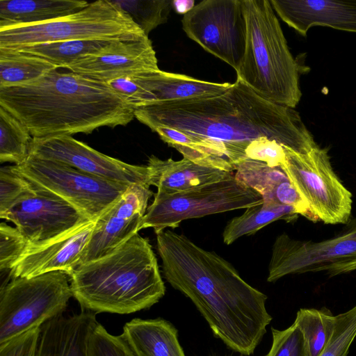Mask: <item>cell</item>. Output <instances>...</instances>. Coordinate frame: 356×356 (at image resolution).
<instances>
[{
  "instance_id": "cell-29",
  "label": "cell",
  "mask_w": 356,
  "mask_h": 356,
  "mask_svg": "<svg viewBox=\"0 0 356 356\" xmlns=\"http://www.w3.org/2000/svg\"><path fill=\"white\" fill-rule=\"evenodd\" d=\"M33 137L15 117L0 106V162L19 165L29 155Z\"/></svg>"
},
{
  "instance_id": "cell-20",
  "label": "cell",
  "mask_w": 356,
  "mask_h": 356,
  "mask_svg": "<svg viewBox=\"0 0 356 356\" xmlns=\"http://www.w3.org/2000/svg\"><path fill=\"white\" fill-rule=\"evenodd\" d=\"M235 170V177L260 194L264 202L293 207L299 215L317 220L280 167L272 168L246 159L238 163Z\"/></svg>"
},
{
  "instance_id": "cell-35",
  "label": "cell",
  "mask_w": 356,
  "mask_h": 356,
  "mask_svg": "<svg viewBox=\"0 0 356 356\" xmlns=\"http://www.w3.org/2000/svg\"><path fill=\"white\" fill-rule=\"evenodd\" d=\"M27 248V242L16 228L0 224V270H10Z\"/></svg>"
},
{
  "instance_id": "cell-17",
  "label": "cell",
  "mask_w": 356,
  "mask_h": 356,
  "mask_svg": "<svg viewBox=\"0 0 356 356\" xmlns=\"http://www.w3.org/2000/svg\"><path fill=\"white\" fill-rule=\"evenodd\" d=\"M95 221L88 222L42 245L26 250L10 269V278L32 277L56 270L64 271L70 275L79 266Z\"/></svg>"
},
{
  "instance_id": "cell-9",
  "label": "cell",
  "mask_w": 356,
  "mask_h": 356,
  "mask_svg": "<svg viewBox=\"0 0 356 356\" xmlns=\"http://www.w3.org/2000/svg\"><path fill=\"white\" fill-rule=\"evenodd\" d=\"M284 147L286 159L280 168L316 220L346 224L351 216L353 195L334 172L327 149L317 145L299 153Z\"/></svg>"
},
{
  "instance_id": "cell-5",
  "label": "cell",
  "mask_w": 356,
  "mask_h": 356,
  "mask_svg": "<svg viewBox=\"0 0 356 356\" xmlns=\"http://www.w3.org/2000/svg\"><path fill=\"white\" fill-rule=\"evenodd\" d=\"M246 22L245 53L237 78L264 99L295 108L307 66L291 54L270 0H242Z\"/></svg>"
},
{
  "instance_id": "cell-40",
  "label": "cell",
  "mask_w": 356,
  "mask_h": 356,
  "mask_svg": "<svg viewBox=\"0 0 356 356\" xmlns=\"http://www.w3.org/2000/svg\"><path fill=\"white\" fill-rule=\"evenodd\" d=\"M195 6L193 0H174L172 8L179 14H186Z\"/></svg>"
},
{
  "instance_id": "cell-25",
  "label": "cell",
  "mask_w": 356,
  "mask_h": 356,
  "mask_svg": "<svg viewBox=\"0 0 356 356\" xmlns=\"http://www.w3.org/2000/svg\"><path fill=\"white\" fill-rule=\"evenodd\" d=\"M117 40H67L36 44L10 50L38 56L58 68H67L81 60L108 51Z\"/></svg>"
},
{
  "instance_id": "cell-26",
  "label": "cell",
  "mask_w": 356,
  "mask_h": 356,
  "mask_svg": "<svg viewBox=\"0 0 356 356\" xmlns=\"http://www.w3.org/2000/svg\"><path fill=\"white\" fill-rule=\"evenodd\" d=\"M298 215V211L293 207L263 202L247 208L242 215L227 222L222 233L223 242L230 245L243 236L254 234L274 221L284 220L291 222L297 218Z\"/></svg>"
},
{
  "instance_id": "cell-3",
  "label": "cell",
  "mask_w": 356,
  "mask_h": 356,
  "mask_svg": "<svg viewBox=\"0 0 356 356\" xmlns=\"http://www.w3.org/2000/svg\"><path fill=\"white\" fill-rule=\"evenodd\" d=\"M0 106L33 138L88 134L135 118V108L106 82L58 70L31 83L0 88Z\"/></svg>"
},
{
  "instance_id": "cell-22",
  "label": "cell",
  "mask_w": 356,
  "mask_h": 356,
  "mask_svg": "<svg viewBox=\"0 0 356 356\" xmlns=\"http://www.w3.org/2000/svg\"><path fill=\"white\" fill-rule=\"evenodd\" d=\"M132 77L149 92L152 98V104L213 97L223 93L232 85L230 83L202 81L184 74L164 72L160 69Z\"/></svg>"
},
{
  "instance_id": "cell-30",
  "label": "cell",
  "mask_w": 356,
  "mask_h": 356,
  "mask_svg": "<svg viewBox=\"0 0 356 356\" xmlns=\"http://www.w3.org/2000/svg\"><path fill=\"white\" fill-rule=\"evenodd\" d=\"M295 322L304 334L309 356H318L332 334L335 316L326 307L302 308L298 311Z\"/></svg>"
},
{
  "instance_id": "cell-13",
  "label": "cell",
  "mask_w": 356,
  "mask_h": 356,
  "mask_svg": "<svg viewBox=\"0 0 356 356\" xmlns=\"http://www.w3.org/2000/svg\"><path fill=\"white\" fill-rule=\"evenodd\" d=\"M31 182V192L0 216L12 222L22 233L27 242L26 250L42 245L90 222L59 195Z\"/></svg>"
},
{
  "instance_id": "cell-1",
  "label": "cell",
  "mask_w": 356,
  "mask_h": 356,
  "mask_svg": "<svg viewBox=\"0 0 356 356\" xmlns=\"http://www.w3.org/2000/svg\"><path fill=\"white\" fill-rule=\"evenodd\" d=\"M135 118L152 131L168 127L184 132L236 166L261 137L299 153L316 147L294 108L269 102L236 77L223 93L208 97L156 102L136 108Z\"/></svg>"
},
{
  "instance_id": "cell-12",
  "label": "cell",
  "mask_w": 356,
  "mask_h": 356,
  "mask_svg": "<svg viewBox=\"0 0 356 356\" xmlns=\"http://www.w3.org/2000/svg\"><path fill=\"white\" fill-rule=\"evenodd\" d=\"M181 24L189 38L238 70L246 41L242 0L202 1L184 15Z\"/></svg>"
},
{
  "instance_id": "cell-32",
  "label": "cell",
  "mask_w": 356,
  "mask_h": 356,
  "mask_svg": "<svg viewBox=\"0 0 356 356\" xmlns=\"http://www.w3.org/2000/svg\"><path fill=\"white\" fill-rule=\"evenodd\" d=\"M356 337V305L335 316L332 334L318 356H348Z\"/></svg>"
},
{
  "instance_id": "cell-21",
  "label": "cell",
  "mask_w": 356,
  "mask_h": 356,
  "mask_svg": "<svg viewBox=\"0 0 356 356\" xmlns=\"http://www.w3.org/2000/svg\"><path fill=\"white\" fill-rule=\"evenodd\" d=\"M149 185L157 191L172 194L229 177L232 172L206 167L183 158L162 160L152 155L147 162Z\"/></svg>"
},
{
  "instance_id": "cell-11",
  "label": "cell",
  "mask_w": 356,
  "mask_h": 356,
  "mask_svg": "<svg viewBox=\"0 0 356 356\" xmlns=\"http://www.w3.org/2000/svg\"><path fill=\"white\" fill-rule=\"evenodd\" d=\"M356 270V218L334 236L322 241H301L283 233L275 238L267 281L291 274L324 273L334 277Z\"/></svg>"
},
{
  "instance_id": "cell-39",
  "label": "cell",
  "mask_w": 356,
  "mask_h": 356,
  "mask_svg": "<svg viewBox=\"0 0 356 356\" xmlns=\"http://www.w3.org/2000/svg\"><path fill=\"white\" fill-rule=\"evenodd\" d=\"M40 327L32 328L0 343V356H36Z\"/></svg>"
},
{
  "instance_id": "cell-10",
  "label": "cell",
  "mask_w": 356,
  "mask_h": 356,
  "mask_svg": "<svg viewBox=\"0 0 356 356\" xmlns=\"http://www.w3.org/2000/svg\"><path fill=\"white\" fill-rule=\"evenodd\" d=\"M15 173L59 195L95 221L131 185L101 178L56 161L29 155Z\"/></svg>"
},
{
  "instance_id": "cell-27",
  "label": "cell",
  "mask_w": 356,
  "mask_h": 356,
  "mask_svg": "<svg viewBox=\"0 0 356 356\" xmlns=\"http://www.w3.org/2000/svg\"><path fill=\"white\" fill-rule=\"evenodd\" d=\"M58 69L52 63L38 56L0 49V88L31 83Z\"/></svg>"
},
{
  "instance_id": "cell-28",
  "label": "cell",
  "mask_w": 356,
  "mask_h": 356,
  "mask_svg": "<svg viewBox=\"0 0 356 356\" xmlns=\"http://www.w3.org/2000/svg\"><path fill=\"white\" fill-rule=\"evenodd\" d=\"M152 131L179 152L184 159L206 167L227 172L234 170L229 163L220 158L205 145L181 131L168 127H157Z\"/></svg>"
},
{
  "instance_id": "cell-7",
  "label": "cell",
  "mask_w": 356,
  "mask_h": 356,
  "mask_svg": "<svg viewBox=\"0 0 356 356\" xmlns=\"http://www.w3.org/2000/svg\"><path fill=\"white\" fill-rule=\"evenodd\" d=\"M72 297L64 271L11 279L0 288V343L63 314Z\"/></svg>"
},
{
  "instance_id": "cell-38",
  "label": "cell",
  "mask_w": 356,
  "mask_h": 356,
  "mask_svg": "<svg viewBox=\"0 0 356 356\" xmlns=\"http://www.w3.org/2000/svg\"><path fill=\"white\" fill-rule=\"evenodd\" d=\"M106 83L135 108L152 103V98L149 92L136 82L132 76L120 77Z\"/></svg>"
},
{
  "instance_id": "cell-34",
  "label": "cell",
  "mask_w": 356,
  "mask_h": 356,
  "mask_svg": "<svg viewBox=\"0 0 356 356\" xmlns=\"http://www.w3.org/2000/svg\"><path fill=\"white\" fill-rule=\"evenodd\" d=\"M32 183L14 172L9 166L0 169V216L5 213L29 195Z\"/></svg>"
},
{
  "instance_id": "cell-6",
  "label": "cell",
  "mask_w": 356,
  "mask_h": 356,
  "mask_svg": "<svg viewBox=\"0 0 356 356\" xmlns=\"http://www.w3.org/2000/svg\"><path fill=\"white\" fill-rule=\"evenodd\" d=\"M146 35L112 0H97L73 14L30 25L0 29V49L67 40H126Z\"/></svg>"
},
{
  "instance_id": "cell-2",
  "label": "cell",
  "mask_w": 356,
  "mask_h": 356,
  "mask_svg": "<svg viewBox=\"0 0 356 356\" xmlns=\"http://www.w3.org/2000/svg\"><path fill=\"white\" fill-rule=\"evenodd\" d=\"M156 238L166 281L193 302L228 348L252 355L272 320L267 296L248 284L229 261L184 235L163 229Z\"/></svg>"
},
{
  "instance_id": "cell-4",
  "label": "cell",
  "mask_w": 356,
  "mask_h": 356,
  "mask_svg": "<svg viewBox=\"0 0 356 356\" xmlns=\"http://www.w3.org/2000/svg\"><path fill=\"white\" fill-rule=\"evenodd\" d=\"M70 277L81 309L95 314L147 309L165 293L152 247L138 233L109 254L79 266Z\"/></svg>"
},
{
  "instance_id": "cell-33",
  "label": "cell",
  "mask_w": 356,
  "mask_h": 356,
  "mask_svg": "<svg viewBox=\"0 0 356 356\" xmlns=\"http://www.w3.org/2000/svg\"><path fill=\"white\" fill-rule=\"evenodd\" d=\"M273 343L265 356H309L304 334L296 322L285 330L272 327Z\"/></svg>"
},
{
  "instance_id": "cell-16",
  "label": "cell",
  "mask_w": 356,
  "mask_h": 356,
  "mask_svg": "<svg viewBox=\"0 0 356 356\" xmlns=\"http://www.w3.org/2000/svg\"><path fill=\"white\" fill-rule=\"evenodd\" d=\"M67 69L103 82L159 70L152 41L147 35L117 40L108 51L81 60Z\"/></svg>"
},
{
  "instance_id": "cell-18",
  "label": "cell",
  "mask_w": 356,
  "mask_h": 356,
  "mask_svg": "<svg viewBox=\"0 0 356 356\" xmlns=\"http://www.w3.org/2000/svg\"><path fill=\"white\" fill-rule=\"evenodd\" d=\"M275 13L302 36L314 26L356 33V0H270Z\"/></svg>"
},
{
  "instance_id": "cell-19",
  "label": "cell",
  "mask_w": 356,
  "mask_h": 356,
  "mask_svg": "<svg viewBox=\"0 0 356 356\" xmlns=\"http://www.w3.org/2000/svg\"><path fill=\"white\" fill-rule=\"evenodd\" d=\"M98 324L95 313L83 309L56 316L40 327L36 356H90V338Z\"/></svg>"
},
{
  "instance_id": "cell-31",
  "label": "cell",
  "mask_w": 356,
  "mask_h": 356,
  "mask_svg": "<svg viewBox=\"0 0 356 356\" xmlns=\"http://www.w3.org/2000/svg\"><path fill=\"white\" fill-rule=\"evenodd\" d=\"M113 1L131 18L147 36L153 29L167 22L172 8V1L170 0Z\"/></svg>"
},
{
  "instance_id": "cell-15",
  "label": "cell",
  "mask_w": 356,
  "mask_h": 356,
  "mask_svg": "<svg viewBox=\"0 0 356 356\" xmlns=\"http://www.w3.org/2000/svg\"><path fill=\"white\" fill-rule=\"evenodd\" d=\"M153 195L149 186L131 184L95 221L79 266L109 254L138 233Z\"/></svg>"
},
{
  "instance_id": "cell-24",
  "label": "cell",
  "mask_w": 356,
  "mask_h": 356,
  "mask_svg": "<svg viewBox=\"0 0 356 356\" xmlns=\"http://www.w3.org/2000/svg\"><path fill=\"white\" fill-rule=\"evenodd\" d=\"M89 3L83 0H0V29L54 20Z\"/></svg>"
},
{
  "instance_id": "cell-23",
  "label": "cell",
  "mask_w": 356,
  "mask_h": 356,
  "mask_svg": "<svg viewBox=\"0 0 356 356\" xmlns=\"http://www.w3.org/2000/svg\"><path fill=\"white\" fill-rule=\"evenodd\" d=\"M122 334L136 356H185L177 330L165 319L134 318Z\"/></svg>"
},
{
  "instance_id": "cell-36",
  "label": "cell",
  "mask_w": 356,
  "mask_h": 356,
  "mask_svg": "<svg viewBox=\"0 0 356 356\" xmlns=\"http://www.w3.org/2000/svg\"><path fill=\"white\" fill-rule=\"evenodd\" d=\"M90 356H136L122 334L113 335L99 323L90 341Z\"/></svg>"
},
{
  "instance_id": "cell-37",
  "label": "cell",
  "mask_w": 356,
  "mask_h": 356,
  "mask_svg": "<svg viewBox=\"0 0 356 356\" xmlns=\"http://www.w3.org/2000/svg\"><path fill=\"white\" fill-rule=\"evenodd\" d=\"M247 159L260 161L272 168L281 167L286 159L283 145L267 137L257 138L245 150Z\"/></svg>"
},
{
  "instance_id": "cell-14",
  "label": "cell",
  "mask_w": 356,
  "mask_h": 356,
  "mask_svg": "<svg viewBox=\"0 0 356 356\" xmlns=\"http://www.w3.org/2000/svg\"><path fill=\"white\" fill-rule=\"evenodd\" d=\"M29 155L61 162L106 179L150 186L147 165L124 163L92 149L72 136L33 138Z\"/></svg>"
},
{
  "instance_id": "cell-8",
  "label": "cell",
  "mask_w": 356,
  "mask_h": 356,
  "mask_svg": "<svg viewBox=\"0 0 356 356\" xmlns=\"http://www.w3.org/2000/svg\"><path fill=\"white\" fill-rule=\"evenodd\" d=\"M154 195L140 230L151 227L155 233L176 228L185 220L247 209L264 202L260 194L234 175L186 191L168 194L157 191Z\"/></svg>"
}]
</instances>
